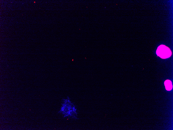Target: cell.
Here are the masks:
<instances>
[{
  "label": "cell",
  "instance_id": "cell-1",
  "mask_svg": "<svg viewBox=\"0 0 173 130\" xmlns=\"http://www.w3.org/2000/svg\"><path fill=\"white\" fill-rule=\"evenodd\" d=\"M62 102L58 113L61 114L64 118L74 120L78 119L77 109L68 97L66 99H63Z\"/></svg>",
  "mask_w": 173,
  "mask_h": 130
},
{
  "label": "cell",
  "instance_id": "cell-3",
  "mask_svg": "<svg viewBox=\"0 0 173 130\" xmlns=\"http://www.w3.org/2000/svg\"><path fill=\"white\" fill-rule=\"evenodd\" d=\"M164 84L166 89L167 91L171 90L172 86L171 81L169 80H166L164 82Z\"/></svg>",
  "mask_w": 173,
  "mask_h": 130
},
{
  "label": "cell",
  "instance_id": "cell-2",
  "mask_svg": "<svg viewBox=\"0 0 173 130\" xmlns=\"http://www.w3.org/2000/svg\"><path fill=\"white\" fill-rule=\"evenodd\" d=\"M156 53L157 56L163 59L170 57L172 54L169 48L164 45H161L158 47Z\"/></svg>",
  "mask_w": 173,
  "mask_h": 130
}]
</instances>
